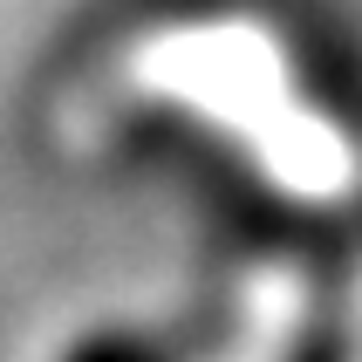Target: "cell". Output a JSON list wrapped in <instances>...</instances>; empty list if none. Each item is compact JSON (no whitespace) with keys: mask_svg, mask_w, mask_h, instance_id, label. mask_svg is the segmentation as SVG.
I'll return each instance as SVG.
<instances>
[{"mask_svg":"<svg viewBox=\"0 0 362 362\" xmlns=\"http://www.w3.org/2000/svg\"><path fill=\"white\" fill-rule=\"evenodd\" d=\"M287 362H356V328L349 322H315L308 335H294V349H287Z\"/></svg>","mask_w":362,"mask_h":362,"instance_id":"cell-2","label":"cell"},{"mask_svg":"<svg viewBox=\"0 0 362 362\" xmlns=\"http://www.w3.org/2000/svg\"><path fill=\"white\" fill-rule=\"evenodd\" d=\"M233 349H240V315L205 301L158 328H96L62 362H226Z\"/></svg>","mask_w":362,"mask_h":362,"instance_id":"cell-1","label":"cell"}]
</instances>
